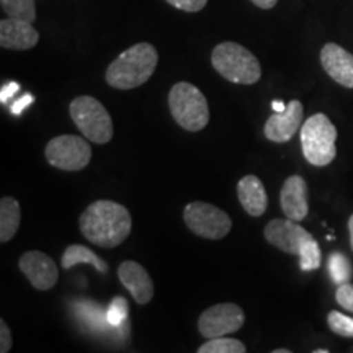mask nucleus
<instances>
[{
    "mask_svg": "<svg viewBox=\"0 0 353 353\" xmlns=\"http://www.w3.org/2000/svg\"><path fill=\"white\" fill-rule=\"evenodd\" d=\"M79 224L88 242L103 249H113L128 239L132 219L130 211L120 203L99 200L83 211Z\"/></svg>",
    "mask_w": 353,
    "mask_h": 353,
    "instance_id": "f257e3e1",
    "label": "nucleus"
},
{
    "mask_svg": "<svg viewBox=\"0 0 353 353\" xmlns=\"http://www.w3.org/2000/svg\"><path fill=\"white\" fill-rule=\"evenodd\" d=\"M157 63L159 52L156 48L151 43H138L128 48L108 65L105 79L113 88L131 90L151 79Z\"/></svg>",
    "mask_w": 353,
    "mask_h": 353,
    "instance_id": "f03ea898",
    "label": "nucleus"
},
{
    "mask_svg": "<svg viewBox=\"0 0 353 353\" xmlns=\"http://www.w3.org/2000/svg\"><path fill=\"white\" fill-rule=\"evenodd\" d=\"M211 64L219 76L232 83L252 85L262 77L259 59L247 48L232 41L219 43L211 54Z\"/></svg>",
    "mask_w": 353,
    "mask_h": 353,
    "instance_id": "7ed1b4c3",
    "label": "nucleus"
},
{
    "mask_svg": "<svg viewBox=\"0 0 353 353\" xmlns=\"http://www.w3.org/2000/svg\"><path fill=\"white\" fill-rule=\"evenodd\" d=\"M169 108L176 125L190 132L201 131L210 121L208 100L190 82H179L170 88Z\"/></svg>",
    "mask_w": 353,
    "mask_h": 353,
    "instance_id": "20e7f679",
    "label": "nucleus"
},
{
    "mask_svg": "<svg viewBox=\"0 0 353 353\" xmlns=\"http://www.w3.org/2000/svg\"><path fill=\"white\" fill-rule=\"evenodd\" d=\"M337 128L327 114L316 113L301 126V148L304 159L311 165L325 167L337 156Z\"/></svg>",
    "mask_w": 353,
    "mask_h": 353,
    "instance_id": "39448f33",
    "label": "nucleus"
},
{
    "mask_svg": "<svg viewBox=\"0 0 353 353\" xmlns=\"http://www.w3.org/2000/svg\"><path fill=\"white\" fill-rule=\"evenodd\" d=\"M70 117L83 138L97 144H107L113 138V123L107 108L90 95H81L70 103Z\"/></svg>",
    "mask_w": 353,
    "mask_h": 353,
    "instance_id": "423d86ee",
    "label": "nucleus"
},
{
    "mask_svg": "<svg viewBox=\"0 0 353 353\" xmlns=\"http://www.w3.org/2000/svg\"><path fill=\"white\" fill-rule=\"evenodd\" d=\"M183 219L190 231L203 239H223L232 228V221L226 211L205 201L188 203L185 206Z\"/></svg>",
    "mask_w": 353,
    "mask_h": 353,
    "instance_id": "0eeeda50",
    "label": "nucleus"
},
{
    "mask_svg": "<svg viewBox=\"0 0 353 353\" xmlns=\"http://www.w3.org/2000/svg\"><path fill=\"white\" fill-rule=\"evenodd\" d=\"M87 138H79L74 134H63L52 138L44 149L50 165L59 170L77 172L85 169L92 159L90 144Z\"/></svg>",
    "mask_w": 353,
    "mask_h": 353,
    "instance_id": "6e6552de",
    "label": "nucleus"
},
{
    "mask_svg": "<svg viewBox=\"0 0 353 353\" xmlns=\"http://www.w3.org/2000/svg\"><path fill=\"white\" fill-rule=\"evenodd\" d=\"M245 316L242 307L234 303L216 304L203 311L198 321V330L205 339L224 337L242 329Z\"/></svg>",
    "mask_w": 353,
    "mask_h": 353,
    "instance_id": "1a4fd4ad",
    "label": "nucleus"
},
{
    "mask_svg": "<svg viewBox=\"0 0 353 353\" xmlns=\"http://www.w3.org/2000/svg\"><path fill=\"white\" fill-rule=\"evenodd\" d=\"M263 236L268 244H272L281 252L290 255H298L303 242L312 239L311 232H307L298 221L290 218L286 219H272L263 229Z\"/></svg>",
    "mask_w": 353,
    "mask_h": 353,
    "instance_id": "9d476101",
    "label": "nucleus"
},
{
    "mask_svg": "<svg viewBox=\"0 0 353 353\" xmlns=\"http://www.w3.org/2000/svg\"><path fill=\"white\" fill-rule=\"evenodd\" d=\"M19 267L28 281L39 291H48L57 283L59 270L57 265L50 255L39 252V250H30L25 252L19 260Z\"/></svg>",
    "mask_w": 353,
    "mask_h": 353,
    "instance_id": "9b49d317",
    "label": "nucleus"
},
{
    "mask_svg": "<svg viewBox=\"0 0 353 353\" xmlns=\"http://www.w3.org/2000/svg\"><path fill=\"white\" fill-rule=\"evenodd\" d=\"M304 107L299 100H291L286 103V110L281 113H273L265 123V136L273 143H288L296 134L303 125Z\"/></svg>",
    "mask_w": 353,
    "mask_h": 353,
    "instance_id": "f8f14e48",
    "label": "nucleus"
},
{
    "mask_svg": "<svg viewBox=\"0 0 353 353\" xmlns=\"http://www.w3.org/2000/svg\"><path fill=\"white\" fill-rule=\"evenodd\" d=\"M39 41V33L33 28L32 21L7 17L0 21V46L3 50L26 51Z\"/></svg>",
    "mask_w": 353,
    "mask_h": 353,
    "instance_id": "ddd939ff",
    "label": "nucleus"
},
{
    "mask_svg": "<svg viewBox=\"0 0 353 353\" xmlns=\"http://www.w3.org/2000/svg\"><path fill=\"white\" fill-rule=\"evenodd\" d=\"M321 64L330 79L353 88V54L337 43H327L321 51Z\"/></svg>",
    "mask_w": 353,
    "mask_h": 353,
    "instance_id": "4468645a",
    "label": "nucleus"
},
{
    "mask_svg": "<svg viewBox=\"0 0 353 353\" xmlns=\"http://www.w3.org/2000/svg\"><path fill=\"white\" fill-rule=\"evenodd\" d=\"M118 276L136 303L141 306L151 303L154 296V285L143 265L132 262V260H126L118 267Z\"/></svg>",
    "mask_w": 353,
    "mask_h": 353,
    "instance_id": "2eb2a0df",
    "label": "nucleus"
},
{
    "mask_svg": "<svg viewBox=\"0 0 353 353\" xmlns=\"http://www.w3.org/2000/svg\"><path fill=\"white\" fill-rule=\"evenodd\" d=\"M280 203L286 218L298 221V223L306 218L309 213L306 180L299 175L288 176L281 187Z\"/></svg>",
    "mask_w": 353,
    "mask_h": 353,
    "instance_id": "dca6fc26",
    "label": "nucleus"
},
{
    "mask_svg": "<svg viewBox=\"0 0 353 353\" xmlns=\"http://www.w3.org/2000/svg\"><path fill=\"white\" fill-rule=\"evenodd\" d=\"M237 196L247 213L254 218H260L268 206L267 190H265L262 180L255 175L242 176L237 183Z\"/></svg>",
    "mask_w": 353,
    "mask_h": 353,
    "instance_id": "f3484780",
    "label": "nucleus"
},
{
    "mask_svg": "<svg viewBox=\"0 0 353 353\" xmlns=\"http://www.w3.org/2000/svg\"><path fill=\"white\" fill-rule=\"evenodd\" d=\"M20 221V203L12 196H3L0 200V242H8L15 237Z\"/></svg>",
    "mask_w": 353,
    "mask_h": 353,
    "instance_id": "a211bd4d",
    "label": "nucleus"
},
{
    "mask_svg": "<svg viewBox=\"0 0 353 353\" xmlns=\"http://www.w3.org/2000/svg\"><path fill=\"white\" fill-rule=\"evenodd\" d=\"M77 263H90V265H94L97 270L101 272V273L108 272L107 263H105L103 260H101L99 255L94 252V250H90L85 245L72 244L64 250L61 265H63L64 270H69V268L76 267Z\"/></svg>",
    "mask_w": 353,
    "mask_h": 353,
    "instance_id": "6ab92c4d",
    "label": "nucleus"
},
{
    "mask_svg": "<svg viewBox=\"0 0 353 353\" xmlns=\"http://www.w3.org/2000/svg\"><path fill=\"white\" fill-rule=\"evenodd\" d=\"M0 3H2V10L12 19L26 20L32 21V23L37 19L34 0H0Z\"/></svg>",
    "mask_w": 353,
    "mask_h": 353,
    "instance_id": "aec40b11",
    "label": "nucleus"
},
{
    "mask_svg": "<svg viewBox=\"0 0 353 353\" xmlns=\"http://www.w3.org/2000/svg\"><path fill=\"white\" fill-rule=\"evenodd\" d=\"M247 348L244 343L237 339L231 337H216V339H208V342L203 343V345L198 348V353H245Z\"/></svg>",
    "mask_w": 353,
    "mask_h": 353,
    "instance_id": "412c9836",
    "label": "nucleus"
},
{
    "mask_svg": "<svg viewBox=\"0 0 353 353\" xmlns=\"http://www.w3.org/2000/svg\"><path fill=\"white\" fill-rule=\"evenodd\" d=\"M299 267L303 272H312L321 267V247L317 244L314 237L303 242L301 249H299Z\"/></svg>",
    "mask_w": 353,
    "mask_h": 353,
    "instance_id": "4be33fe9",
    "label": "nucleus"
},
{
    "mask_svg": "<svg viewBox=\"0 0 353 353\" xmlns=\"http://www.w3.org/2000/svg\"><path fill=\"white\" fill-rule=\"evenodd\" d=\"M329 273L334 283L343 285L348 283L352 278V263L345 255L341 252H334L329 259Z\"/></svg>",
    "mask_w": 353,
    "mask_h": 353,
    "instance_id": "5701e85b",
    "label": "nucleus"
},
{
    "mask_svg": "<svg viewBox=\"0 0 353 353\" xmlns=\"http://www.w3.org/2000/svg\"><path fill=\"white\" fill-rule=\"evenodd\" d=\"M327 324L334 334L341 337H353V317H348L339 311H330Z\"/></svg>",
    "mask_w": 353,
    "mask_h": 353,
    "instance_id": "b1692460",
    "label": "nucleus"
},
{
    "mask_svg": "<svg viewBox=\"0 0 353 353\" xmlns=\"http://www.w3.org/2000/svg\"><path fill=\"white\" fill-rule=\"evenodd\" d=\"M128 317V301L125 298L117 296L108 306L107 311V322L113 327H118V325L123 324V321H126Z\"/></svg>",
    "mask_w": 353,
    "mask_h": 353,
    "instance_id": "393cba45",
    "label": "nucleus"
},
{
    "mask_svg": "<svg viewBox=\"0 0 353 353\" xmlns=\"http://www.w3.org/2000/svg\"><path fill=\"white\" fill-rule=\"evenodd\" d=\"M335 299L341 304L342 307H345L347 311L353 312V285L352 283H343L339 285L337 293H335Z\"/></svg>",
    "mask_w": 353,
    "mask_h": 353,
    "instance_id": "a878e982",
    "label": "nucleus"
},
{
    "mask_svg": "<svg viewBox=\"0 0 353 353\" xmlns=\"http://www.w3.org/2000/svg\"><path fill=\"white\" fill-rule=\"evenodd\" d=\"M165 2L170 3L172 7L179 8V10L195 13L205 8L206 3H208V0H165Z\"/></svg>",
    "mask_w": 353,
    "mask_h": 353,
    "instance_id": "bb28decb",
    "label": "nucleus"
},
{
    "mask_svg": "<svg viewBox=\"0 0 353 353\" xmlns=\"http://www.w3.org/2000/svg\"><path fill=\"white\" fill-rule=\"evenodd\" d=\"M12 348V334L6 321H0V352L8 353Z\"/></svg>",
    "mask_w": 353,
    "mask_h": 353,
    "instance_id": "cd10ccee",
    "label": "nucleus"
},
{
    "mask_svg": "<svg viewBox=\"0 0 353 353\" xmlns=\"http://www.w3.org/2000/svg\"><path fill=\"white\" fill-rule=\"evenodd\" d=\"M19 90H20V85L15 82H10L7 83V85H3L2 92H0V100H2V103H6L8 99H13V97L19 94Z\"/></svg>",
    "mask_w": 353,
    "mask_h": 353,
    "instance_id": "c85d7f7f",
    "label": "nucleus"
},
{
    "mask_svg": "<svg viewBox=\"0 0 353 353\" xmlns=\"http://www.w3.org/2000/svg\"><path fill=\"white\" fill-rule=\"evenodd\" d=\"M33 100H34V99H33V97L30 95V94L23 95V97H21V99H19V100L15 101V103L12 105V108H10V110H12V113H13V114H19V113H21L26 107H28V105H32V103H33Z\"/></svg>",
    "mask_w": 353,
    "mask_h": 353,
    "instance_id": "c756f323",
    "label": "nucleus"
},
{
    "mask_svg": "<svg viewBox=\"0 0 353 353\" xmlns=\"http://www.w3.org/2000/svg\"><path fill=\"white\" fill-rule=\"evenodd\" d=\"M250 2L255 3V7L263 8V10H270L278 3V0H250Z\"/></svg>",
    "mask_w": 353,
    "mask_h": 353,
    "instance_id": "7c9ffc66",
    "label": "nucleus"
},
{
    "mask_svg": "<svg viewBox=\"0 0 353 353\" xmlns=\"http://www.w3.org/2000/svg\"><path fill=\"white\" fill-rule=\"evenodd\" d=\"M272 108H273V112L281 113V112H285V110H286V105L283 103V101L275 100V101H273V103H272Z\"/></svg>",
    "mask_w": 353,
    "mask_h": 353,
    "instance_id": "2f4dec72",
    "label": "nucleus"
},
{
    "mask_svg": "<svg viewBox=\"0 0 353 353\" xmlns=\"http://www.w3.org/2000/svg\"><path fill=\"white\" fill-rule=\"evenodd\" d=\"M348 232H350V245L353 250V214L350 216V219H348Z\"/></svg>",
    "mask_w": 353,
    "mask_h": 353,
    "instance_id": "473e14b6",
    "label": "nucleus"
},
{
    "mask_svg": "<svg viewBox=\"0 0 353 353\" xmlns=\"http://www.w3.org/2000/svg\"><path fill=\"white\" fill-rule=\"evenodd\" d=\"M273 353H290V350H286V348H278V350H273Z\"/></svg>",
    "mask_w": 353,
    "mask_h": 353,
    "instance_id": "72a5a7b5",
    "label": "nucleus"
},
{
    "mask_svg": "<svg viewBox=\"0 0 353 353\" xmlns=\"http://www.w3.org/2000/svg\"><path fill=\"white\" fill-rule=\"evenodd\" d=\"M329 350H324V348H317V350H314V353H327Z\"/></svg>",
    "mask_w": 353,
    "mask_h": 353,
    "instance_id": "f704fd0d",
    "label": "nucleus"
}]
</instances>
